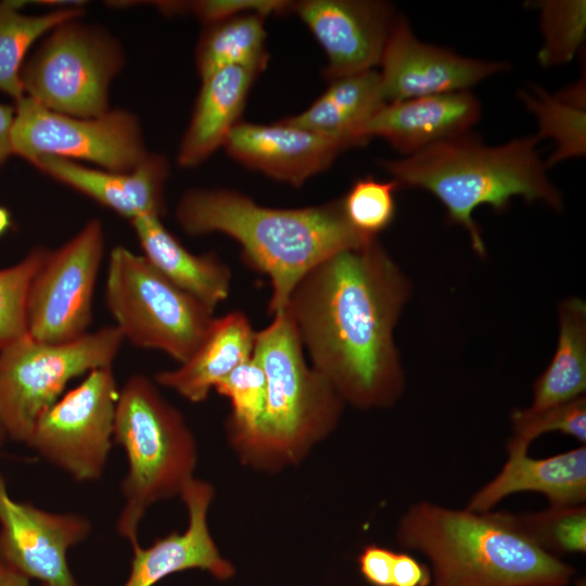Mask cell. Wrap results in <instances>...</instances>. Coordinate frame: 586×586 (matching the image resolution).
Segmentation results:
<instances>
[{"mask_svg":"<svg viewBox=\"0 0 586 586\" xmlns=\"http://www.w3.org/2000/svg\"><path fill=\"white\" fill-rule=\"evenodd\" d=\"M411 284L378 238L310 269L285 309L304 351L344 403L390 408L405 390L394 329Z\"/></svg>","mask_w":586,"mask_h":586,"instance_id":"1","label":"cell"},{"mask_svg":"<svg viewBox=\"0 0 586 586\" xmlns=\"http://www.w3.org/2000/svg\"><path fill=\"white\" fill-rule=\"evenodd\" d=\"M191 235L220 232L234 239L250 266L268 276V313H282L300 280L328 257L374 239L347 221L341 199L302 208H272L228 189H191L176 206Z\"/></svg>","mask_w":586,"mask_h":586,"instance_id":"2","label":"cell"},{"mask_svg":"<svg viewBox=\"0 0 586 586\" xmlns=\"http://www.w3.org/2000/svg\"><path fill=\"white\" fill-rule=\"evenodd\" d=\"M396 540L425 556L431 586H568L575 573L517 528L508 511L415 502L398 521Z\"/></svg>","mask_w":586,"mask_h":586,"instance_id":"3","label":"cell"},{"mask_svg":"<svg viewBox=\"0 0 586 586\" xmlns=\"http://www.w3.org/2000/svg\"><path fill=\"white\" fill-rule=\"evenodd\" d=\"M538 140L526 136L491 146L464 133L380 165L398 187L422 189L438 199L449 220L467 231L472 249L484 257L486 246L473 218L477 207L501 212L520 196L555 211L563 208L562 194L549 180L536 149Z\"/></svg>","mask_w":586,"mask_h":586,"instance_id":"4","label":"cell"},{"mask_svg":"<svg viewBox=\"0 0 586 586\" xmlns=\"http://www.w3.org/2000/svg\"><path fill=\"white\" fill-rule=\"evenodd\" d=\"M304 353L286 309L255 333L253 357L265 373L266 400L256 429L234 448L247 464L277 470L296 463L336 428L345 403Z\"/></svg>","mask_w":586,"mask_h":586,"instance_id":"5","label":"cell"},{"mask_svg":"<svg viewBox=\"0 0 586 586\" xmlns=\"http://www.w3.org/2000/svg\"><path fill=\"white\" fill-rule=\"evenodd\" d=\"M114 443L124 449L128 467L117 531L132 544L139 542L148 508L180 495L194 477L198 447L182 413L143 374L131 375L119 388Z\"/></svg>","mask_w":586,"mask_h":586,"instance_id":"6","label":"cell"},{"mask_svg":"<svg viewBox=\"0 0 586 586\" xmlns=\"http://www.w3.org/2000/svg\"><path fill=\"white\" fill-rule=\"evenodd\" d=\"M105 305L124 341L165 353L179 364L207 334L214 311L180 290L143 256L116 245L105 277Z\"/></svg>","mask_w":586,"mask_h":586,"instance_id":"7","label":"cell"},{"mask_svg":"<svg viewBox=\"0 0 586 586\" xmlns=\"http://www.w3.org/2000/svg\"><path fill=\"white\" fill-rule=\"evenodd\" d=\"M124 337L106 326L68 343L50 344L29 334L0 349V428L27 443L36 421L75 378L113 367Z\"/></svg>","mask_w":586,"mask_h":586,"instance_id":"8","label":"cell"},{"mask_svg":"<svg viewBox=\"0 0 586 586\" xmlns=\"http://www.w3.org/2000/svg\"><path fill=\"white\" fill-rule=\"evenodd\" d=\"M125 55L117 40L100 27L66 21L48 33L21 69L24 95L75 117L110 110L109 90Z\"/></svg>","mask_w":586,"mask_h":586,"instance_id":"9","label":"cell"},{"mask_svg":"<svg viewBox=\"0 0 586 586\" xmlns=\"http://www.w3.org/2000/svg\"><path fill=\"white\" fill-rule=\"evenodd\" d=\"M14 109L12 155L30 164L49 155L128 173L149 154L139 120L129 111L110 109L99 116L75 117L51 111L27 95L15 101Z\"/></svg>","mask_w":586,"mask_h":586,"instance_id":"10","label":"cell"},{"mask_svg":"<svg viewBox=\"0 0 586 586\" xmlns=\"http://www.w3.org/2000/svg\"><path fill=\"white\" fill-rule=\"evenodd\" d=\"M118 396L113 367L88 372L41 413L26 444L76 481L100 479L114 443Z\"/></svg>","mask_w":586,"mask_h":586,"instance_id":"11","label":"cell"},{"mask_svg":"<svg viewBox=\"0 0 586 586\" xmlns=\"http://www.w3.org/2000/svg\"><path fill=\"white\" fill-rule=\"evenodd\" d=\"M104 247L103 226L90 219L62 246L49 250L27 297V332L31 337L63 344L89 332Z\"/></svg>","mask_w":586,"mask_h":586,"instance_id":"12","label":"cell"},{"mask_svg":"<svg viewBox=\"0 0 586 586\" xmlns=\"http://www.w3.org/2000/svg\"><path fill=\"white\" fill-rule=\"evenodd\" d=\"M91 532L90 521L76 513H55L13 499L0 474V560L47 586H79L67 551Z\"/></svg>","mask_w":586,"mask_h":586,"instance_id":"13","label":"cell"},{"mask_svg":"<svg viewBox=\"0 0 586 586\" xmlns=\"http://www.w3.org/2000/svg\"><path fill=\"white\" fill-rule=\"evenodd\" d=\"M380 80L386 103L469 90L508 69L504 62L461 56L421 42L407 20L396 15L381 56Z\"/></svg>","mask_w":586,"mask_h":586,"instance_id":"14","label":"cell"},{"mask_svg":"<svg viewBox=\"0 0 586 586\" xmlns=\"http://www.w3.org/2000/svg\"><path fill=\"white\" fill-rule=\"evenodd\" d=\"M292 10L326 52L330 81L380 64L396 16L388 3L365 0H305Z\"/></svg>","mask_w":586,"mask_h":586,"instance_id":"15","label":"cell"},{"mask_svg":"<svg viewBox=\"0 0 586 586\" xmlns=\"http://www.w3.org/2000/svg\"><path fill=\"white\" fill-rule=\"evenodd\" d=\"M179 496L188 511L187 528L157 538L146 548L139 542L130 544L133 556L124 586H154L164 577L189 569L205 570L220 581L233 576V565L221 557L208 527L212 485L193 477Z\"/></svg>","mask_w":586,"mask_h":586,"instance_id":"16","label":"cell"},{"mask_svg":"<svg viewBox=\"0 0 586 586\" xmlns=\"http://www.w3.org/2000/svg\"><path fill=\"white\" fill-rule=\"evenodd\" d=\"M224 146L241 164L295 187L327 169L345 149L336 141L282 120L239 123Z\"/></svg>","mask_w":586,"mask_h":586,"instance_id":"17","label":"cell"},{"mask_svg":"<svg viewBox=\"0 0 586 586\" xmlns=\"http://www.w3.org/2000/svg\"><path fill=\"white\" fill-rule=\"evenodd\" d=\"M31 165L130 220L144 215L162 217L165 213L164 186L169 166L161 154L149 153L128 173L95 169L49 155L37 158Z\"/></svg>","mask_w":586,"mask_h":586,"instance_id":"18","label":"cell"},{"mask_svg":"<svg viewBox=\"0 0 586 586\" xmlns=\"http://www.w3.org/2000/svg\"><path fill=\"white\" fill-rule=\"evenodd\" d=\"M480 116V102L469 90L413 98L386 103L366 124L362 138H383L409 156L468 133Z\"/></svg>","mask_w":586,"mask_h":586,"instance_id":"19","label":"cell"},{"mask_svg":"<svg viewBox=\"0 0 586 586\" xmlns=\"http://www.w3.org/2000/svg\"><path fill=\"white\" fill-rule=\"evenodd\" d=\"M527 451H507L499 473L472 495L466 508L492 511L507 496L527 491L543 494L552 507L585 505V445L542 459L530 457Z\"/></svg>","mask_w":586,"mask_h":586,"instance_id":"20","label":"cell"},{"mask_svg":"<svg viewBox=\"0 0 586 586\" xmlns=\"http://www.w3.org/2000/svg\"><path fill=\"white\" fill-rule=\"evenodd\" d=\"M255 331L240 310L214 319L188 360L155 374L154 382L192 403L204 402L215 385L253 355Z\"/></svg>","mask_w":586,"mask_h":586,"instance_id":"21","label":"cell"},{"mask_svg":"<svg viewBox=\"0 0 586 586\" xmlns=\"http://www.w3.org/2000/svg\"><path fill=\"white\" fill-rule=\"evenodd\" d=\"M259 73L228 66L202 79L192 117L182 137L177 163L194 167L224 145L239 124L247 94Z\"/></svg>","mask_w":586,"mask_h":586,"instance_id":"22","label":"cell"},{"mask_svg":"<svg viewBox=\"0 0 586 586\" xmlns=\"http://www.w3.org/2000/svg\"><path fill=\"white\" fill-rule=\"evenodd\" d=\"M130 222L142 255L171 283L212 311L227 300L231 271L215 253H191L166 229L161 217L144 215Z\"/></svg>","mask_w":586,"mask_h":586,"instance_id":"23","label":"cell"},{"mask_svg":"<svg viewBox=\"0 0 586 586\" xmlns=\"http://www.w3.org/2000/svg\"><path fill=\"white\" fill-rule=\"evenodd\" d=\"M385 104L379 72L370 69L330 81L308 109L281 120L334 140L346 150L367 143L362 129Z\"/></svg>","mask_w":586,"mask_h":586,"instance_id":"24","label":"cell"},{"mask_svg":"<svg viewBox=\"0 0 586 586\" xmlns=\"http://www.w3.org/2000/svg\"><path fill=\"white\" fill-rule=\"evenodd\" d=\"M559 335L556 352L534 383L533 402L526 409L540 411L585 395L586 303L578 297L558 306Z\"/></svg>","mask_w":586,"mask_h":586,"instance_id":"25","label":"cell"},{"mask_svg":"<svg viewBox=\"0 0 586 586\" xmlns=\"http://www.w3.org/2000/svg\"><path fill=\"white\" fill-rule=\"evenodd\" d=\"M265 18L257 13H246L207 25L195 50L201 79L228 66L260 73L268 60Z\"/></svg>","mask_w":586,"mask_h":586,"instance_id":"26","label":"cell"},{"mask_svg":"<svg viewBox=\"0 0 586 586\" xmlns=\"http://www.w3.org/2000/svg\"><path fill=\"white\" fill-rule=\"evenodd\" d=\"M23 1L0 2V91L14 101L24 95L21 69L29 48L55 26L80 18L84 3L29 15L21 11Z\"/></svg>","mask_w":586,"mask_h":586,"instance_id":"27","label":"cell"},{"mask_svg":"<svg viewBox=\"0 0 586 586\" xmlns=\"http://www.w3.org/2000/svg\"><path fill=\"white\" fill-rule=\"evenodd\" d=\"M520 98L538 120V139L549 137L557 142L546 167L585 154V101L581 87L552 95L534 86L532 93L521 91Z\"/></svg>","mask_w":586,"mask_h":586,"instance_id":"28","label":"cell"},{"mask_svg":"<svg viewBox=\"0 0 586 586\" xmlns=\"http://www.w3.org/2000/svg\"><path fill=\"white\" fill-rule=\"evenodd\" d=\"M512 523L547 552L585 553V505L552 507L536 512H509Z\"/></svg>","mask_w":586,"mask_h":586,"instance_id":"29","label":"cell"},{"mask_svg":"<svg viewBox=\"0 0 586 586\" xmlns=\"http://www.w3.org/2000/svg\"><path fill=\"white\" fill-rule=\"evenodd\" d=\"M214 390L230 400L231 413L227 430L229 441L235 448L252 435L264 412L265 373L252 355L219 381Z\"/></svg>","mask_w":586,"mask_h":586,"instance_id":"30","label":"cell"},{"mask_svg":"<svg viewBox=\"0 0 586 586\" xmlns=\"http://www.w3.org/2000/svg\"><path fill=\"white\" fill-rule=\"evenodd\" d=\"M544 43L537 59L542 66L570 62L581 49L586 33V4L583 0L537 2Z\"/></svg>","mask_w":586,"mask_h":586,"instance_id":"31","label":"cell"},{"mask_svg":"<svg viewBox=\"0 0 586 586\" xmlns=\"http://www.w3.org/2000/svg\"><path fill=\"white\" fill-rule=\"evenodd\" d=\"M49 249H31L18 263L0 269V349L28 334L27 297Z\"/></svg>","mask_w":586,"mask_h":586,"instance_id":"32","label":"cell"},{"mask_svg":"<svg viewBox=\"0 0 586 586\" xmlns=\"http://www.w3.org/2000/svg\"><path fill=\"white\" fill-rule=\"evenodd\" d=\"M512 436L507 451L528 450L531 443L548 432H560L586 443V397L540 410L514 409L511 413Z\"/></svg>","mask_w":586,"mask_h":586,"instance_id":"33","label":"cell"},{"mask_svg":"<svg viewBox=\"0 0 586 586\" xmlns=\"http://www.w3.org/2000/svg\"><path fill=\"white\" fill-rule=\"evenodd\" d=\"M394 181H380L373 177L357 179L341 199L343 213L349 225L359 233L378 238L395 216Z\"/></svg>","mask_w":586,"mask_h":586,"instance_id":"34","label":"cell"},{"mask_svg":"<svg viewBox=\"0 0 586 586\" xmlns=\"http://www.w3.org/2000/svg\"><path fill=\"white\" fill-rule=\"evenodd\" d=\"M293 8V2L283 0H199L178 2V13L190 11L206 25L237 15L257 13L267 17L284 13Z\"/></svg>","mask_w":586,"mask_h":586,"instance_id":"35","label":"cell"},{"mask_svg":"<svg viewBox=\"0 0 586 586\" xmlns=\"http://www.w3.org/2000/svg\"><path fill=\"white\" fill-rule=\"evenodd\" d=\"M395 552L371 544L358 557L359 571L372 586H392V569Z\"/></svg>","mask_w":586,"mask_h":586,"instance_id":"36","label":"cell"},{"mask_svg":"<svg viewBox=\"0 0 586 586\" xmlns=\"http://www.w3.org/2000/svg\"><path fill=\"white\" fill-rule=\"evenodd\" d=\"M431 570L405 552H395L392 569V586H430Z\"/></svg>","mask_w":586,"mask_h":586,"instance_id":"37","label":"cell"},{"mask_svg":"<svg viewBox=\"0 0 586 586\" xmlns=\"http://www.w3.org/2000/svg\"><path fill=\"white\" fill-rule=\"evenodd\" d=\"M15 109L0 103V166L12 155L11 133Z\"/></svg>","mask_w":586,"mask_h":586,"instance_id":"38","label":"cell"},{"mask_svg":"<svg viewBox=\"0 0 586 586\" xmlns=\"http://www.w3.org/2000/svg\"><path fill=\"white\" fill-rule=\"evenodd\" d=\"M0 586H31L29 578L0 560Z\"/></svg>","mask_w":586,"mask_h":586,"instance_id":"39","label":"cell"},{"mask_svg":"<svg viewBox=\"0 0 586 586\" xmlns=\"http://www.w3.org/2000/svg\"><path fill=\"white\" fill-rule=\"evenodd\" d=\"M12 219L10 212L0 205V237L11 227Z\"/></svg>","mask_w":586,"mask_h":586,"instance_id":"40","label":"cell"},{"mask_svg":"<svg viewBox=\"0 0 586 586\" xmlns=\"http://www.w3.org/2000/svg\"><path fill=\"white\" fill-rule=\"evenodd\" d=\"M574 586H586V582H585V578H578Z\"/></svg>","mask_w":586,"mask_h":586,"instance_id":"41","label":"cell"},{"mask_svg":"<svg viewBox=\"0 0 586 586\" xmlns=\"http://www.w3.org/2000/svg\"><path fill=\"white\" fill-rule=\"evenodd\" d=\"M4 437H5V435H4L3 431H2V429L0 428V444H1V442H3Z\"/></svg>","mask_w":586,"mask_h":586,"instance_id":"42","label":"cell"},{"mask_svg":"<svg viewBox=\"0 0 586 586\" xmlns=\"http://www.w3.org/2000/svg\"><path fill=\"white\" fill-rule=\"evenodd\" d=\"M42 586H47V585H42Z\"/></svg>","mask_w":586,"mask_h":586,"instance_id":"43","label":"cell"}]
</instances>
